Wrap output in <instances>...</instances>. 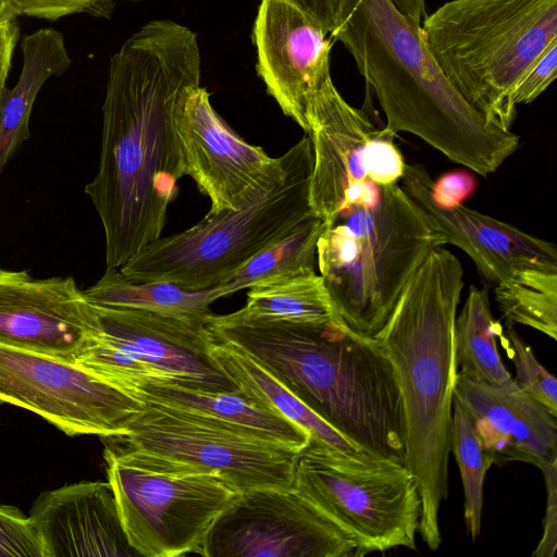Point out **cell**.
I'll return each mask as SVG.
<instances>
[{
    "instance_id": "1",
    "label": "cell",
    "mask_w": 557,
    "mask_h": 557,
    "mask_svg": "<svg viewBox=\"0 0 557 557\" xmlns=\"http://www.w3.org/2000/svg\"><path fill=\"white\" fill-rule=\"evenodd\" d=\"M199 86L197 36L174 21L145 24L111 58L99 168L85 187L103 227L107 268L120 269L161 236L185 175L178 112Z\"/></svg>"
},
{
    "instance_id": "2",
    "label": "cell",
    "mask_w": 557,
    "mask_h": 557,
    "mask_svg": "<svg viewBox=\"0 0 557 557\" xmlns=\"http://www.w3.org/2000/svg\"><path fill=\"white\" fill-rule=\"evenodd\" d=\"M207 327L215 341L245 351L352 443L407 465L401 394L375 338L345 324L248 322L226 314H213Z\"/></svg>"
},
{
    "instance_id": "3",
    "label": "cell",
    "mask_w": 557,
    "mask_h": 557,
    "mask_svg": "<svg viewBox=\"0 0 557 557\" xmlns=\"http://www.w3.org/2000/svg\"><path fill=\"white\" fill-rule=\"evenodd\" d=\"M332 40L352 55L385 114V127L407 132L483 176L519 147V136L491 123L446 78L421 26L389 0H339Z\"/></svg>"
},
{
    "instance_id": "4",
    "label": "cell",
    "mask_w": 557,
    "mask_h": 557,
    "mask_svg": "<svg viewBox=\"0 0 557 557\" xmlns=\"http://www.w3.org/2000/svg\"><path fill=\"white\" fill-rule=\"evenodd\" d=\"M463 270L449 250L433 249L374 337L394 369L405 414L406 463L422 500L419 533L442 543L440 508L448 496L454 384V324Z\"/></svg>"
},
{
    "instance_id": "5",
    "label": "cell",
    "mask_w": 557,
    "mask_h": 557,
    "mask_svg": "<svg viewBox=\"0 0 557 557\" xmlns=\"http://www.w3.org/2000/svg\"><path fill=\"white\" fill-rule=\"evenodd\" d=\"M372 208L350 207L324 224L317 265L342 322L374 338L430 252L445 245L425 211L398 184Z\"/></svg>"
},
{
    "instance_id": "6",
    "label": "cell",
    "mask_w": 557,
    "mask_h": 557,
    "mask_svg": "<svg viewBox=\"0 0 557 557\" xmlns=\"http://www.w3.org/2000/svg\"><path fill=\"white\" fill-rule=\"evenodd\" d=\"M278 170L239 208L208 214L188 230L150 243L120 271L134 282H169L198 292L223 285L257 255L317 216L310 206L313 164L305 135Z\"/></svg>"
},
{
    "instance_id": "7",
    "label": "cell",
    "mask_w": 557,
    "mask_h": 557,
    "mask_svg": "<svg viewBox=\"0 0 557 557\" xmlns=\"http://www.w3.org/2000/svg\"><path fill=\"white\" fill-rule=\"evenodd\" d=\"M435 62L491 123L510 129L512 94L557 41V0H449L421 23Z\"/></svg>"
},
{
    "instance_id": "8",
    "label": "cell",
    "mask_w": 557,
    "mask_h": 557,
    "mask_svg": "<svg viewBox=\"0 0 557 557\" xmlns=\"http://www.w3.org/2000/svg\"><path fill=\"white\" fill-rule=\"evenodd\" d=\"M119 442L103 457L131 546L145 557L198 554L237 492L215 471Z\"/></svg>"
},
{
    "instance_id": "9",
    "label": "cell",
    "mask_w": 557,
    "mask_h": 557,
    "mask_svg": "<svg viewBox=\"0 0 557 557\" xmlns=\"http://www.w3.org/2000/svg\"><path fill=\"white\" fill-rule=\"evenodd\" d=\"M292 487L342 529L363 556L416 548L421 494L416 475L400 461L309 441L298 454Z\"/></svg>"
},
{
    "instance_id": "10",
    "label": "cell",
    "mask_w": 557,
    "mask_h": 557,
    "mask_svg": "<svg viewBox=\"0 0 557 557\" xmlns=\"http://www.w3.org/2000/svg\"><path fill=\"white\" fill-rule=\"evenodd\" d=\"M94 306L98 331L75 363L106 382L121 388L174 380L210 392H238L211 355L214 338L207 325L141 309Z\"/></svg>"
},
{
    "instance_id": "11",
    "label": "cell",
    "mask_w": 557,
    "mask_h": 557,
    "mask_svg": "<svg viewBox=\"0 0 557 557\" xmlns=\"http://www.w3.org/2000/svg\"><path fill=\"white\" fill-rule=\"evenodd\" d=\"M122 441L218 472L237 493L289 488L300 450L263 433L213 417L141 403Z\"/></svg>"
},
{
    "instance_id": "12",
    "label": "cell",
    "mask_w": 557,
    "mask_h": 557,
    "mask_svg": "<svg viewBox=\"0 0 557 557\" xmlns=\"http://www.w3.org/2000/svg\"><path fill=\"white\" fill-rule=\"evenodd\" d=\"M0 400L39 414L66 435L121 438L143 404L78 366L0 346Z\"/></svg>"
},
{
    "instance_id": "13",
    "label": "cell",
    "mask_w": 557,
    "mask_h": 557,
    "mask_svg": "<svg viewBox=\"0 0 557 557\" xmlns=\"http://www.w3.org/2000/svg\"><path fill=\"white\" fill-rule=\"evenodd\" d=\"M205 557H360L357 544L293 487L237 493L206 535Z\"/></svg>"
},
{
    "instance_id": "14",
    "label": "cell",
    "mask_w": 557,
    "mask_h": 557,
    "mask_svg": "<svg viewBox=\"0 0 557 557\" xmlns=\"http://www.w3.org/2000/svg\"><path fill=\"white\" fill-rule=\"evenodd\" d=\"M97 331L95 306L73 277L0 268V346L75 363Z\"/></svg>"
},
{
    "instance_id": "15",
    "label": "cell",
    "mask_w": 557,
    "mask_h": 557,
    "mask_svg": "<svg viewBox=\"0 0 557 557\" xmlns=\"http://www.w3.org/2000/svg\"><path fill=\"white\" fill-rule=\"evenodd\" d=\"M205 87L194 88L183 101L177 133L185 175L211 203L210 212L239 208L280 168L258 146L239 137L215 112Z\"/></svg>"
},
{
    "instance_id": "16",
    "label": "cell",
    "mask_w": 557,
    "mask_h": 557,
    "mask_svg": "<svg viewBox=\"0 0 557 557\" xmlns=\"http://www.w3.org/2000/svg\"><path fill=\"white\" fill-rule=\"evenodd\" d=\"M307 14L284 0H261L252 28L257 72L285 115L305 133L307 110L331 77L332 38Z\"/></svg>"
},
{
    "instance_id": "17",
    "label": "cell",
    "mask_w": 557,
    "mask_h": 557,
    "mask_svg": "<svg viewBox=\"0 0 557 557\" xmlns=\"http://www.w3.org/2000/svg\"><path fill=\"white\" fill-rule=\"evenodd\" d=\"M403 189L425 211L445 245L462 249L487 282L498 284L524 269L557 271V249L547 240L462 205L442 209L431 199L433 182L422 164H406Z\"/></svg>"
},
{
    "instance_id": "18",
    "label": "cell",
    "mask_w": 557,
    "mask_h": 557,
    "mask_svg": "<svg viewBox=\"0 0 557 557\" xmlns=\"http://www.w3.org/2000/svg\"><path fill=\"white\" fill-rule=\"evenodd\" d=\"M307 124L313 154L310 206L327 224L341 212L347 188L368 178L371 144L381 128L342 97L331 77L312 98Z\"/></svg>"
},
{
    "instance_id": "19",
    "label": "cell",
    "mask_w": 557,
    "mask_h": 557,
    "mask_svg": "<svg viewBox=\"0 0 557 557\" xmlns=\"http://www.w3.org/2000/svg\"><path fill=\"white\" fill-rule=\"evenodd\" d=\"M454 400L469 417L493 463L522 461L540 468L557 459V417L523 393L513 379L488 384L457 373Z\"/></svg>"
},
{
    "instance_id": "20",
    "label": "cell",
    "mask_w": 557,
    "mask_h": 557,
    "mask_svg": "<svg viewBox=\"0 0 557 557\" xmlns=\"http://www.w3.org/2000/svg\"><path fill=\"white\" fill-rule=\"evenodd\" d=\"M29 518L44 557H136L111 484L83 481L41 493Z\"/></svg>"
},
{
    "instance_id": "21",
    "label": "cell",
    "mask_w": 557,
    "mask_h": 557,
    "mask_svg": "<svg viewBox=\"0 0 557 557\" xmlns=\"http://www.w3.org/2000/svg\"><path fill=\"white\" fill-rule=\"evenodd\" d=\"M140 403H158L237 424L302 450L309 434L283 416L251 403L239 392H210L174 380H147L123 386Z\"/></svg>"
},
{
    "instance_id": "22",
    "label": "cell",
    "mask_w": 557,
    "mask_h": 557,
    "mask_svg": "<svg viewBox=\"0 0 557 557\" xmlns=\"http://www.w3.org/2000/svg\"><path fill=\"white\" fill-rule=\"evenodd\" d=\"M23 66L12 89L0 102V174L18 146L28 138L29 117L37 95L45 82L62 75L72 60L63 35L52 28H40L21 44Z\"/></svg>"
},
{
    "instance_id": "23",
    "label": "cell",
    "mask_w": 557,
    "mask_h": 557,
    "mask_svg": "<svg viewBox=\"0 0 557 557\" xmlns=\"http://www.w3.org/2000/svg\"><path fill=\"white\" fill-rule=\"evenodd\" d=\"M211 355L242 395L304 429L310 436L309 441L323 443L346 453L362 449L323 421L237 346L214 339Z\"/></svg>"
},
{
    "instance_id": "24",
    "label": "cell",
    "mask_w": 557,
    "mask_h": 557,
    "mask_svg": "<svg viewBox=\"0 0 557 557\" xmlns=\"http://www.w3.org/2000/svg\"><path fill=\"white\" fill-rule=\"evenodd\" d=\"M94 305L135 308L207 325L214 314L216 286L190 292L169 282H134L117 268H107L94 285L84 290Z\"/></svg>"
},
{
    "instance_id": "25",
    "label": "cell",
    "mask_w": 557,
    "mask_h": 557,
    "mask_svg": "<svg viewBox=\"0 0 557 557\" xmlns=\"http://www.w3.org/2000/svg\"><path fill=\"white\" fill-rule=\"evenodd\" d=\"M237 321L297 324H344L320 274L313 273L255 286L243 308L226 314Z\"/></svg>"
},
{
    "instance_id": "26",
    "label": "cell",
    "mask_w": 557,
    "mask_h": 557,
    "mask_svg": "<svg viewBox=\"0 0 557 557\" xmlns=\"http://www.w3.org/2000/svg\"><path fill=\"white\" fill-rule=\"evenodd\" d=\"M500 329L491 311L488 289L471 286L454 324V356L458 374L488 384L512 380L496 344Z\"/></svg>"
},
{
    "instance_id": "27",
    "label": "cell",
    "mask_w": 557,
    "mask_h": 557,
    "mask_svg": "<svg viewBox=\"0 0 557 557\" xmlns=\"http://www.w3.org/2000/svg\"><path fill=\"white\" fill-rule=\"evenodd\" d=\"M323 222L313 216L297 231L251 259L227 283L216 286L218 299L245 288L315 273L317 245Z\"/></svg>"
},
{
    "instance_id": "28",
    "label": "cell",
    "mask_w": 557,
    "mask_h": 557,
    "mask_svg": "<svg viewBox=\"0 0 557 557\" xmlns=\"http://www.w3.org/2000/svg\"><path fill=\"white\" fill-rule=\"evenodd\" d=\"M494 294L508 325L522 324L557 339V271L521 270L496 284Z\"/></svg>"
},
{
    "instance_id": "29",
    "label": "cell",
    "mask_w": 557,
    "mask_h": 557,
    "mask_svg": "<svg viewBox=\"0 0 557 557\" xmlns=\"http://www.w3.org/2000/svg\"><path fill=\"white\" fill-rule=\"evenodd\" d=\"M450 451L461 475L467 530L474 541L481 533L483 486L493 458L483 448L469 417L456 400L453 403Z\"/></svg>"
},
{
    "instance_id": "30",
    "label": "cell",
    "mask_w": 557,
    "mask_h": 557,
    "mask_svg": "<svg viewBox=\"0 0 557 557\" xmlns=\"http://www.w3.org/2000/svg\"><path fill=\"white\" fill-rule=\"evenodd\" d=\"M503 327L498 336L516 367V385L532 399L557 417V381L536 359L532 348L513 330Z\"/></svg>"
},
{
    "instance_id": "31",
    "label": "cell",
    "mask_w": 557,
    "mask_h": 557,
    "mask_svg": "<svg viewBox=\"0 0 557 557\" xmlns=\"http://www.w3.org/2000/svg\"><path fill=\"white\" fill-rule=\"evenodd\" d=\"M0 557H44L32 519L10 505H0Z\"/></svg>"
},
{
    "instance_id": "32",
    "label": "cell",
    "mask_w": 557,
    "mask_h": 557,
    "mask_svg": "<svg viewBox=\"0 0 557 557\" xmlns=\"http://www.w3.org/2000/svg\"><path fill=\"white\" fill-rule=\"evenodd\" d=\"M557 41L553 42L524 73L512 94L513 104L534 101L556 78Z\"/></svg>"
},
{
    "instance_id": "33",
    "label": "cell",
    "mask_w": 557,
    "mask_h": 557,
    "mask_svg": "<svg viewBox=\"0 0 557 557\" xmlns=\"http://www.w3.org/2000/svg\"><path fill=\"white\" fill-rule=\"evenodd\" d=\"M476 189L475 176L469 170H454L433 180L430 196L442 209L461 206Z\"/></svg>"
},
{
    "instance_id": "34",
    "label": "cell",
    "mask_w": 557,
    "mask_h": 557,
    "mask_svg": "<svg viewBox=\"0 0 557 557\" xmlns=\"http://www.w3.org/2000/svg\"><path fill=\"white\" fill-rule=\"evenodd\" d=\"M540 470L546 485V511L543 534L532 556L554 557L557 548V459L543 463Z\"/></svg>"
},
{
    "instance_id": "35",
    "label": "cell",
    "mask_w": 557,
    "mask_h": 557,
    "mask_svg": "<svg viewBox=\"0 0 557 557\" xmlns=\"http://www.w3.org/2000/svg\"><path fill=\"white\" fill-rule=\"evenodd\" d=\"M112 0H14L20 13L32 17L57 21L81 12H95ZM138 1V0H135Z\"/></svg>"
},
{
    "instance_id": "36",
    "label": "cell",
    "mask_w": 557,
    "mask_h": 557,
    "mask_svg": "<svg viewBox=\"0 0 557 557\" xmlns=\"http://www.w3.org/2000/svg\"><path fill=\"white\" fill-rule=\"evenodd\" d=\"M285 2L297 8L319 25H321L329 34L334 29L339 0H284Z\"/></svg>"
},
{
    "instance_id": "37",
    "label": "cell",
    "mask_w": 557,
    "mask_h": 557,
    "mask_svg": "<svg viewBox=\"0 0 557 557\" xmlns=\"http://www.w3.org/2000/svg\"><path fill=\"white\" fill-rule=\"evenodd\" d=\"M20 38L17 20L0 24V102L7 90L5 82L11 69L14 48Z\"/></svg>"
},
{
    "instance_id": "38",
    "label": "cell",
    "mask_w": 557,
    "mask_h": 557,
    "mask_svg": "<svg viewBox=\"0 0 557 557\" xmlns=\"http://www.w3.org/2000/svg\"><path fill=\"white\" fill-rule=\"evenodd\" d=\"M394 8L410 23L421 26L425 15V0H389Z\"/></svg>"
},
{
    "instance_id": "39",
    "label": "cell",
    "mask_w": 557,
    "mask_h": 557,
    "mask_svg": "<svg viewBox=\"0 0 557 557\" xmlns=\"http://www.w3.org/2000/svg\"><path fill=\"white\" fill-rule=\"evenodd\" d=\"M18 15L14 0H0V24L15 21Z\"/></svg>"
}]
</instances>
